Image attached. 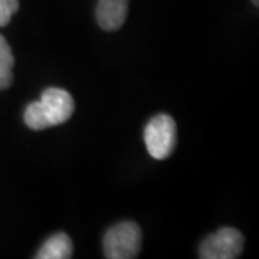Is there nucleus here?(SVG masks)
I'll return each instance as SVG.
<instances>
[{"label": "nucleus", "instance_id": "1", "mask_svg": "<svg viewBox=\"0 0 259 259\" xmlns=\"http://www.w3.org/2000/svg\"><path fill=\"white\" fill-rule=\"evenodd\" d=\"M75 110V102L72 95L62 88H47L40 100L30 102L23 120L30 130H45L49 127L61 125L72 117Z\"/></svg>", "mask_w": 259, "mask_h": 259}, {"label": "nucleus", "instance_id": "2", "mask_svg": "<svg viewBox=\"0 0 259 259\" xmlns=\"http://www.w3.org/2000/svg\"><path fill=\"white\" fill-rule=\"evenodd\" d=\"M141 229L136 222L125 221L110 228L102 242L108 259H134L141 250Z\"/></svg>", "mask_w": 259, "mask_h": 259}, {"label": "nucleus", "instance_id": "3", "mask_svg": "<svg viewBox=\"0 0 259 259\" xmlns=\"http://www.w3.org/2000/svg\"><path fill=\"white\" fill-rule=\"evenodd\" d=\"M176 121L167 114L153 117L144 128V143L148 154L156 160L170 157L176 147Z\"/></svg>", "mask_w": 259, "mask_h": 259}, {"label": "nucleus", "instance_id": "4", "mask_svg": "<svg viewBox=\"0 0 259 259\" xmlns=\"http://www.w3.org/2000/svg\"><path fill=\"white\" fill-rule=\"evenodd\" d=\"M243 250V235L235 228H222L209 235L199 248L202 259H235Z\"/></svg>", "mask_w": 259, "mask_h": 259}, {"label": "nucleus", "instance_id": "5", "mask_svg": "<svg viewBox=\"0 0 259 259\" xmlns=\"http://www.w3.org/2000/svg\"><path fill=\"white\" fill-rule=\"evenodd\" d=\"M128 13V0H98L95 16L100 28L114 32L124 25Z\"/></svg>", "mask_w": 259, "mask_h": 259}, {"label": "nucleus", "instance_id": "6", "mask_svg": "<svg viewBox=\"0 0 259 259\" xmlns=\"http://www.w3.org/2000/svg\"><path fill=\"white\" fill-rule=\"evenodd\" d=\"M72 241L71 238L64 233L58 232L48 238L44 245L37 250L36 259H68L72 256Z\"/></svg>", "mask_w": 259, "mask_h": 259}, {"label": "nucleus", "instance_id": "7", "mask_svg": "<svg viewBox=\"0 0 259 259\" xmlns=\"http://www.w3.org/2000/svg\"><path fill=\"white\" fill-rule=\"evenodd\" d=\"M13 65L15 58L10 45L0 35V90H8L13 82Z\"/></svg>", "mask_w": 259, "mask_h": 259}, {"label": "nucleus", "instance_id": "8", "mask_svg": "<svg viewBox=\"0 0 259 259\" xmlns=\"http://www.w3.org/2000/svg\"><path fill=\"white\" fill-rule=\"evenodd\" d=\"M19 10V0H0V28L6 26Z\"/></svg>", "mask_w": 259, "mask_h": 259}, {"label": "nucleus", "instance_id": "9", "mask_svg": "<svg viewBox=\"0 0 259 259\" xmlns=\"http://www.w3.org/2000/svg\"><path fill=\"white\" fill-rule=\"evenodd\" d=\"M252 3H253L255 6H258V5H259V0H252Z\"/></svg>", "mask_w": 259, "mask_h": 259}]
</instances>
